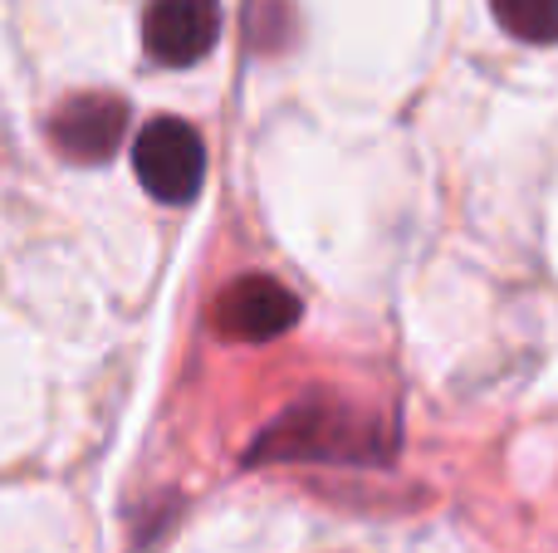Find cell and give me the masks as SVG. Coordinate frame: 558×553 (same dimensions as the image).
Segmentation results:
<instances>
[{
	"instance_id": "1",
	"label": "cell",
	"mask_w": 558,
	"mask_h": 553,
	"mask_svg": "<svg viewBox=\"0 0 558 553\" xmlns=\"http://www.w3.org/2000/svg\"><path fill=\"white\" fill-rule=\"evenodd\" d=\"M133 172L162 206H186L206 182V143L182 118H153L133 143Z\"/></svg>"
},
{
	"instance_id": "2",
	"label": "cell",
	"mask_w": 558,
	"mask_h": 553,
	"mask_svg": "<svg viewBox=\"0 0 558 553\" xmlns=\"http://www.w3.org/2000/svg\"><path fill=\"white\" fill-rule=\"evenodd\" d=\"M221 39V0H147L143 45L157 64L192 69Z\"/></svg>"
},
{
	"instance_id": "3",
	"label": "cell",
	"mask_w": 558,
	"mask_h": 553,
	"mask_svg": "<svg viewBox=\"0 0 558 553\" xmlns=\"http://www.w3.org/2000/svg\"><path fill=\"white\" fill-rule=\"evenodd\" d=\"M294 319H299L294 290H284L270 274H245V280L226 284L221 299L211 304L216 333L231 343H270L294 329Z\"/></svg>"
},
{
	"instance_id": "4",
	"label": "cell",
	"mask_w": 558,
	"mask_h": 553,
	"mask_svg": "<svg viewBox=\"0 0 558 553\" xmlns=\"http://www.w3.org/2000/svg\"><path fill=\"white\" fill-rule=\"evenodd\" d=\"M128 133V103L113 94H78L69 98L64 108L49 123V137L54 147L69 157V162H108L118 152Z\"/></svg>"
},
{
	"instance_id": "5",
	"label": "cell",
	"mask_w": 558,
	"mask_h": 553,
	"mask_svg": "<svg viewBox=\"0 0 558 553\" xmlns=\"http://www.w3.org/2000/svg\"><path fill=\"white\" fill-rule=\"evenodd\" d=\"M505 35L524 45H558V0H490Z\"/></svg>"
}]
</instances>
